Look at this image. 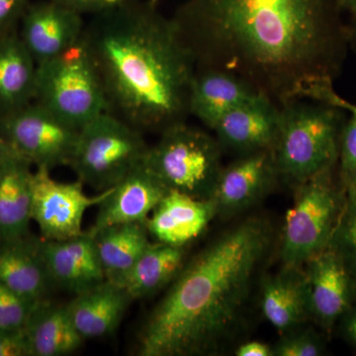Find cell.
Instances as JSON below:
<instances>
[{"mask_svg": "<svg viewBox=\"0 0 356 356\" xmlns=\"http://www.w3.org/2000/svg\"><path fill=\"white\" fill-rule=\"evenodd\" d=\"M343 15L339 0H187L172 18L196 69L233 72L280 106L350 112L334 89L350 49Z\"/></svg>", "mask_w": 356, "mask_h": 356, "instance_id": "cell-1", "label": "cell"}, {"mask_svg": "<svg viewBox=\"0 0 356 356\" xmlns=\"http://www.w3.org/2000/svg\"><path fill=\"white\" fill-rule=\"evenodd\" d=\"M83 43L107 112L149 132L186 122L196 65L172 18L151 0H124L93 14Z\"/></svg>", "mask_w": 356, "mask_h": 356, "instance_id": "cell-2", "label": "cell"}, {"mask_svg": "<svg viewBox=\"0 0 356 356\" xmlns=\"http://www.w3.org/2000/svg\"><path fill=\"white\" fill-rule=\"evenodd\" d=\"M269 243L268 226L250 219L204 248L184 266L147 318L138 355L192 356L216 350L238 322Z\"/></svg>", "mask_w": 356, "mask_h": 356, "instance_id": "cell-3", "label": "cell"}, {"mask_svg": "<svg viewBox=\"0 0 356 356\" xmlns=\"http://www.w3.org/2000/svg\"><path fill=\"white\" fill-rule=\"evenodd\" d=\"M346 112L341 107L308 99L281 105L273 149L278 177L297 186L334 168Z\"/></svg>", "mask_w": 356, "mask_h": 356, "instance_id": "cell-4", "label": "cell"}, {"mask_svg": "<svg viewBox=\"0 0 356 356\" xmlns=\"http://www.w3.org/2000/svg\"><path fill=\"white\" fill-rule=\"evenodd\" d=\"M221 159L216 137L184 122L161 132L145 161L168 189L208 200L221 172Z\"/></svg>", "mask_w": 356, "mask_h": 356, "instance_id": "cell-5", "label": "cell"}, {"mask_svg": "<svg viewBox=\"0 0 356 356\" xmlns=\"http://www.w3.org/2000/svg\"><path fill=\"white\" fill-rule=\"evenodd\" d=\"M149 147L142 131L104 112L79 130L69 166L83 185L104 191L142 163Z\"/></svg>", "mask_w": 356, "mask_h": 356, "instance_id": "cell-6", "label": "cell"}, {"mask_svg": "<svg viewBox=\"0 0 356 356\" xmlns=\"http://www.w3.org/2000/svg\"><path fill=\"white\" fill-rule=\"evenodd\" d=\"M34 102L79 130L107 112L104 91L83 38L58 57L38 65Z\"/></svg>", "mask_w": 356, "mask_h": 356, "instance_id": "cell-7", "label": "cell"}, {"mask_svg": "<svg viewBox=\"0 0 356 356\" xmlns=\"http://www.w3.org/2000/svg\"><path fill=\"white\" fill-rule=\"evenodd\" d=\"M344 198L334 181V168L297 185L294 206L282 232L284 266L301 267L331 245Z\"/></svg>", "mask_w": 356, "mask_h": 356, "instance_id": "cell-8", "label": "cell"}, {"mask_svg": "<svg viewBox=\"0 0 356 356\" xmlns=\"http://www.w3.org/2000/svg\"><path fill=\"white\" fill-rule=\"evenodd\" d=\"M79 134V129L35 102L0 113V135L35 168L70 165Z\"/></svg>", "mask_w": 356, "mask_h": 356, "instance_id": "cell-9", "label": "cell"}, {"mask_svg": "<svg viewBox=\"0 0 356 356\" xmlns=\"http://www.w3.org/2000/svg\"><path fill=\"white\" fill-rule=\"evenodd\" d=\"M31 186L32 221L38 225L41 238L47 241H64L83 234L86 211L99 205L111 191L86 195L83 182L58 181L44 168L33 170Z\"/></svg>", "mask_w": 356, "mask_h": 356, "instance_id": "cell-10", "label": "cell"}, {"mask_svg": "<svg viewBox=\"0 0 356 356\" xmlns=\"http://www.w3.org/2000/svg\"><path fill=\"white\" fill-rule=\"evenodd\" d=\"M83 14L54 0L31 2L21 18L19 34L37 65L58 57L83 38Z\"/></svg>", "mask_w": 356, "mask_h": 356, "instance_id": "cell-11", "label": "cell"}, {"mask_svg": "<svg viewBox=\"0 0 356 356\" xmlns=\"http://www.w3.org/2000/svg\"><path fill=\"white\" fill-rule=\"evenodd\" d=\"M280 118V105L259 95L222 116L212 130L222 149H231L241 156L273 151Z\"/></svg>", "mask_w": 356, "mask_h": 356, "instance_id": "cell-12", "label": "cell"}, {"mask_svg": "<svg viewBox=\"0 0 356 356\" xmlns=\"http://www.w3.org/2000/svg\"><path fill=\"white\" fill-rule=\"evenodd\" d=\"M168 191L146 161H143L111 187L108 195L98 205L95 222L88 233L123 222H146Z\"/></svg>", "mask_w": 356, "mask_h": 356, "instance_id": "cell-13", "label": "cell"}, {"mask_svg": "<svg viewBox=\"0 0 356 356\" xmlns=\"http://www.w3.org/2000/svg\"><path fill=\"white\" fill-rule=\"evenodd\" d=\"M273 151L241 156L222 166L211 200L218 213L238 212L261 198L277 179Z\"/></svg>", "mask_w": 356, "mask_h": 356, "instance_id": "cell-14", "label": "cell"}, {"mask_svg": "<svg viewBox=\"0 0 356 356\" xmlns=\"http://www.w3.org/2000/svg\"><path fill=\"white\" fill-rule=\"evenodd\" d=\"M40 248L51 285L76 295L107 280L88 232L64 241L41 238Z\"/></svg>", "mask_w": 356, "mask_h": 356, "instance_id": "cell-15", "label": "cell"}, {"mask_svg": "<svg viewBox=\"0 0 356 356\" xmlns=\"http://www.w3.org/2000/svg\"><path fill=\"white\" fill-rule=\"evenodd\" d=\"M306 264L311 315L330 329L353 306V274L332 248L312 257Z\"/></svg>", "mask_w": 356, "mask_h": 356, "instance_id": "cell-16", "label": "cell"}, {"mask_svg": "<svg viewBox=\"0 0 356 356\" xmlns=\"http://www.w3.org/2000/svg\"><path fill=\"white\" fill-rule=\"evenodd\" d=\"M216 215L211 199L201 200L170 189L147 218L146 226L156 242L184 247L198 238Z\"/></svg>", "mask_w": 356, "mask_h": 356, "instance_id": "cell-17", "label": "cell"}, {"mask_svg": "<svg viewBox=\"0 0 356 356\" xmlns=\"http://www.w3.org/2000/svg\"><path fill=\"white\" fill-rule=\"evenodd\" d=\"M262 95L242 77L218 69H196L189 95V115L212 130L229 111Z\"/></svg>", "mask_w": 356, "mask_h": 356, "instance_id": "cell-18", "label": "cell"}, {"mask_svg": "<svg viewBox=\"0 0 356 356\" xmlns=\"http://www.w3.org/2000/svg\"><path fill=\"white\" fill-rule=\"evenodd\" d=\"M40 240L30 234L0 242V283L32 305L47 300L51 286Z\"/></svg>", "mask_w": 356, "mask_h": 356, "instance_id": "cell-19", "label": "cell"}, {"mask_svg": "<svg viewBox=\"0 0 356 356\" xmlns=\"http://www.w3.org/2000/svg\"><path fill=\"white\" fill-rule=\"evenodd\" d=\"M32 166L15 152L0 159V242L31 234Z\"/></svg>", "mask_w": 356, "mask_h": 356, "instance_id": "cell-20", "label": "cell"}, {"mask_svg": "<svg viewBox=\"0 0 356 356\" xmlns=\"http://www.w3.org/2000/svg\"><path fill=\"white\" fill-rule=\"evenodd\" d=\"M261 309L266 320L283 336L298 330L311 315L306 273L300 267L285 266L280 274L269 277L262 287Z\"/></svg>", "mask_w": 356, "mask_h": 356, "instance_id": "cell-21", "label": "cell"}, {"mask_svg": "<svg viewBox=\"0 0 356 356\" xmlns=\"http://www.w3.org/2000/svg\"><path fill=\"white\" fill-rule=\"evenodd\" d=\"M131 301L133 300L119 285L105 280L76 294L67 306L81 337L97 339L116 331Z\"/></svg>", "mask_w": 356, "mask_h": 356, "instance_id": "cell-22", "label": "cell"}, {"mask_svg": "<svg viewBox=\"0 0 356 356\" xmlns=\"http://www.w3.org/2000/svg\"><path fill=\"white\" fill-rule=\"evenodd\" d=\"M31 356H63L81 348L84 339L77 331L67 305L48 299L34 306L24 327Z\"/></svg>", "mask_w": 356, "mask_h": 356, "instance_id": "cell-23", "label": "cell"}, {"mask_svg": "<svg viewBox=\"0 0 356 356\" xmlns=\"http://www.w3.org/2000/svg\"><path fill=\"white\" fill-rule=\"evenodd\" d=\"M37 69L17 31L0 35V113L34 102Z\"/></svg>", "mask_w": 356, "mask_h": 356, "instance_id": "cell-24", "label": "cell"}, {"mask_svg": "<svg viewBox=\"0 0 356 356\" xmlns=\"http://www.w3.org/2000/svg\"><path fill=\"white\" fill-rule=\"evenodd\" d=\"M184 266V247L151 243L127 273L111 282L132 300L144 298L175 280Z\"/></svg>", "mask_w": 356, "mask_h": 356, "instance_id": "cell-25", "label": "cell"}, {"mask_svg": "<svg viewBox=\"0 0 356 356\" xmlns=\"http://www.w3.org/2000/svg\"><path fill=\"white\" fill-rule=\"evenodd\" d=\"M90 235L109 281H116L127 273L151 243L146 222L112 225Z\"/></svg>", "mask_w": 356, "mask_h": 356, "instance_id": "cell-26", "label": "cell"}, {"mask_svg": "<svg viewBox=\"0 0 356 356\" xmlns=\"http://www.w3.org/2000/svg\"><path fill=\"white\" fill-rule=\"evenodd\" d=\"M329 248L336 250L356 275V189L346 192L343 211Z\"/></svg>", "mask_w": 356, "mask_h": 356, "instance_id": "cell-27", "label": "cell"}, {"mask_svg": "<svg viewBox=\"0 0 356 356\" xmlns=\"http://www.w3.org/2000/svg\"><path fill=\"white\" fill-rule=\"evenodd\" d=\"M350 113L339 144V179L344 192L356 189V105Z\"/></svg>", "mask_w": 356, "mask_h": 356, "instance_id": "cell-28", "label": "cell"}, {"mask_svg": "<svg viewBox=\"0 0 356 356\" xmlns=\"http://www.w3.org/2000/svg\"><path fill=\"white\" fill-rule=\"evenodd\" d=\"M34 306L0 283V329H24Z\"/></svg>", "mask_w": 356, "mask_h": 356, "instance_id": "cell-29", "label": "cell"}, {"mask_svg": "<svg viewBox=\"0 0 356 356\" xmlns=\"http://www.w3.org/2000/svg\"><path fill=\"white\" fill-rule=\"evenodd\" d=\"M273 353L277 356H318L324 353V344L315 332L295 330L284 334Z\"/></svg>", "mask_w": 356, "mask_h": 356, "instance_id": "cell-30", "label": "cell"}, {"mask_svg": "<svg viewBox=\"0 0 356 356\" xmlns=\"http://www.w3.org/2000/svg\"><path fill=\"white\" fill-rule=\"evenodd\" d=\"M31 0H0V35L16 31Z\"/></svg>", "mask_w": 356, "mask_h": 356, "instance_id": "cell-31", "label": "cell"}, {"mask_svg": "<svg viewBox=\"0 0 356 356\" xmlns=\"http://www.w3.org/2000/svg\"><path fill=\"white\" fill-rule=\"evenodd\" d=\"M0 356H31L24 329H0Z\"/></svg>", "mask_w": 356, "mask_h": 356, "instance_id": "cell-32", "label": "cell"}, {"mask_svg": "<svg viewBox=\"0 0 356 356\" xmlns=\"http://www.w3.org/2000/svg\"><path fill=\"white\" fill-rule=\"evenodd\" d=\"M58 3L69 7L81 14H93L102 13L110 7L117 6L124 0H54Z\"/></svg>", "mask_w": 356, "mask_h": 356, "instance_id": "cell-33", "label": "cell"}, {"mask_svg": "<svg viewBox=\"0 0 356 356\" xmlns=\"http://www.w3.org/2000/svg\"><path fill=\"white\" fill-rule=\"evenodd\" d=\"M238 356H271L273 348L261 341H250L242 344L236 351Z\"/></svg>", "mask_w": 356, "mask_h": 356, "instance_id": "cell-34", "label": "cell"}, {"mask_svg": "<svg viewBox=\"0 0 356 356\" xmlns=\"http://www.w3.org/2000/svg\"><path fill=\"white\" fill-rule=\"evenodd\" d=\"M344 334L351 344L356 348V307L351 306L350 310L343 316Z\"/></svg>", "mask_w": 356, "mask_h": 356, "instance_id": "cell-35", "label": "cell"}, {"mask_svg": "<svg viewBox=\"0 0 356 356\" xmlns=\"http://www.w3.org/2000/svg\"><path fill=\"white\" fill-rule=\"evenodd\" d=\"M346 30H348V46L356 54V15L350 16V20L346 22Z\"/></svg>", "mask_w": 356, "mask_h": 356, "instance_id": "cell-36", "label": "cell"}, {"mask_svg": "<svg viewBox=\"0 0 356 356\" xmlns=\"http://www.w3.org/2000/svg\"><path fill=\"white\" fill-rule=\"evenodd\" d=\"M339 1L343 13H348L350 16L356 15V0H339Z\"/></svg>", "mask_w": 356, "mask_h": 356, "instance_id": "cell-37", "label": "cell"}, {"mask_svg": "<svg viewBox=\"0 0 356 356\" xmlns=\"http://www.w3.org/2000/svg\"><path fill=\"white\" fill-rule=\"evenodd\" d=\"M13 149L9 146L8 143L0 135V159L6 158V156L13 153Z\"/></svg>", "mask_w": 356, "mask_h": 356, "instance_id": "cell-38", "label": "cell"}, {"mask_svg": "<svg viewBox=\"0 0 356 356\" xmlns=\"http://www.w3.org/2000/svg\"><path fill=\"white\" fill-rule=\"evenodd\" d=\"M152 2H154V3L158 4L159 0H151Z\"/></svg>", "mask_w": 356, "mask_h": 356, "instance_id": "cell-39", "label": "cell"}]
</instances>
